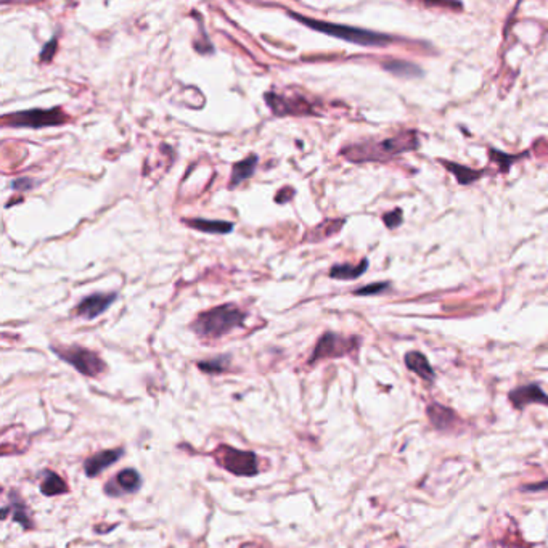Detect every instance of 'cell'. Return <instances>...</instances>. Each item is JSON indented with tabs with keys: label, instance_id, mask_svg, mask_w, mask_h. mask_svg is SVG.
Masks as SVG:
<instances>
[{
	"label": "cell",
	"instance_id": "obj_28",
	"mask_svg": "<svg viewBox=\"0 0 548 548\" xmlns=\"http://www.w3.org/2000/svg\"><path fill=\"white\" fill-rule=\"evenodd\" d=\"M241 548H262V547L255 545V544H245V545H241Z\"/></svg>",
	"mask_w": 548,
	"mask_h": 548
},
{
	"label": "cell",
	"instance_id": "obj_21",
	"mask_svg": "<svg viewBox=\"0 0 548 548\" xmlns=\"http://www.w3.org/2000/svg\"><path fill=\"white\" fill-rule=\"evenodd\" d=\"M15 500V505H13V521H17L22 524L24 529H31L33 527V522H31V517L28 516V511H26V506H24L22 502H18L15 497H12Z\"/></svg>",
	"mask_w": 548,
	"mask_h": 548
},
{
	"label": "cell",
	"instance_id": "obj_23",
	"mask_svg": "<svg viewBox=\"0 0 548 548\" xmlns=\"http://www.w3.org/2000/svg\"><path fill=\"white\" fill-rule=\"evenodd\" d=\"M57 47H58V40H57V37H52L47 44L44 45L42 52H40V62L42 63L52 62V58L55 57V52H57Z\"/></svg>",
	"mask_w": 548,
	"mask_h": 548
},
{
	"label": "cell",
	"instance_id": "obj_8",
	"mask_svg": "<svg viewBox=\"0 0 548 548\" xmlns=\"http://www.w3.org/2000/svg\"><path fill=\"white\" fill-rule=\"evenodd\" d=\"M116 299H118V294L116 293H92L80 299L78 306L74 307V314L78 317L94 320V318L100 317L101 314L108 311L110 306Z\"/></svg>",
	"mask_w": 548,
	"mask_h": 548
},
{
	"label": "cell",
	"instance_id": "obj_1",
	"mask_svg": "<svg viewBox=\"0 0 548 548\" xmlns=\"http://www.w3.org/2000/svg\"><path fill=\"white\" fill-rule=\"evenodd\" d=\"M418 145L415 132H404L395 137L379 142H363V144L349 145L343 148V156L349 161L363 162V161H383L393 156H397L404 151L413 150Z\"/></svg>",
	"mask_w": 548,
	"mask_h": 548
},
{
	"label": "cell",
	"instance_id": "obj_9",
	"mask_svg": "<svg viewBox=\"0 0 548 548\" xmlns=\"http://www.w3.org/2000/svg\"><path fill=\"white\" fill-rule=\"evenodd\" d=\"M266 101L272 108L273 113L278 116L314 113L311 103L301 97L290 99V97H283V95H278L275 92H268L266 94Z\"/></svg>",
	"mask_w": 548,
	"mask_h": 548
},
{
	"label": "cell",
	"instance_id": "obj_6",
	"mask_svg": "<svg viewBox=\"0 0 548 548\" xmlns=\"http://www.w3.org/2000/svg\"><path fill=\"white\" fill-rule=\"evenodd\" d=\"M214 456L222 468L237 476H255L259 473L257 456L252 452L238 450L228 445H219Z\"/></svg>",
	"mask_w": 548,
	"mask_h": 548
},
{
	"label": "cell",
	"instance_id": "obj_4",
	"mask_svg": "<svg viewBox=\"0 0 548 548\" xmlns=\"http://www.w3.org/2000/svg\"><path fill=\"white\" fill-rule=\"evenodd\" d=\"M68 114H65L60 108H49V110H24L17 111V113L5 114L2 119L3 126H10L15 129H44V128H55L62 126L68 121Z\"/></svg>",
	"mask_w": 548,
	"mask_h": 548
},
{
	"label": "cell",
	"instance_id": "obj_10",
	"mask_svg": "<svg viewBox=\"0 0 548 548\" xmlns=\"http://www.w3.org/2000/svg\"><path fill=\"white\" fill-rule=\"evenodd\" d=\"M508 399L516 410H524L531 404H542L548 407V395L539 384H526V386L515 388L508 394Z\"/></svg>",
	"mask_w": 548,
	"mask_h": 548
},
{
	"label": "cell",
	"instance_id": "obj_15",
	"mask_svg": "<svg viewBox=\"0 0 548 548\" xmlns=\"http://www.w3.org/2000/svg\"><path fill=\"white\" fill-rule=\"evenodd\" d=\"M405 365H407V368L410 372L417 373L420 378H423L425 382H434L436 375H434V370L431 367L428 359L425 357L421 352L417 351H412L409 354H405Z\"/></svg>",
	"mask_w": 548,
	"mask_h": 548
},
{
	"label": "cell",
	"instance_id": "obj_5",
	"mask_svg": "<svg viewBox=\"0 0 548 548\" xmlns=\"http://www.w3.org/2000/svg\"><path fill=\"white\" fill-rule=\"evenodd\" d=\"M52 351L58 355L60 359L65 360L66 363L73 365L79 373L85 377L97 378L105 372L106 365L97 354L89 349L80 346H69V348H52Z\"/></svg>",
	"mask_w": 548,
	"mask_h": 548
},
{
	"label": "cell",
	"instance_id": "obj_26",
	"mask_svg": "<svg viewBox=\"0 0 548 548\" xmlns=\"http://www.w3.org/2000/svg\"><path fill=\"white\" fill-rule=\"evenodd\" d=\"M34 187V182L31 179H17L12 182V189L17 191H26L31 190Z\"/></svg>",
	"mask_w": 548,
	"mask_h": 548
},
{
	"label": "cell",
	"instance_id": "obj_19",
	"mask_svg": "<svg viewBox=\"0 0 548 548\" xmlns=\"http://www.w3.org/2000/svg\"><path fill=\"white\" fill-rule=\"evenodd\" d=\"M228 362H230V357H228V355H221V357L211 360H203V362L198 363V367L206 373H222L228 368Z\"/></svg>",
	"mask_w": 548,
	"mask_h": 548
},
{
	"label": "cell",
	"instance_id": "obj_7",
	"mask_svg": "<svg viewBox=\"0 0 548 548\" xmlns=\"http://www.w3.org/2000/svg\"><path fill=\"white\" fill-rule=\"evenodd\" d=\"M355 348H357V339L355 338H344L338 333L328 332L317 341L309 363H316L317 360L328 357H343V355L352 352Z\"/></svg>",
	"mask_w": 548,
	"mask_h": 548
},
{
	"label": "cell",
	"instance_id": "obj_17",
	"mask_svg": "<svg viewBox=\"0 0 548 548\" xmlns=\"http://www.w3.org/2000/svg\"><path fill=\"white\" fill-rule=\"evenodd\" d=\"M368 261L363 259L362 262H359L357 266H351V264H336L329 268V277L336 278V280H354L359 278L362 273L367 271Z\"/></svg>",
	"mask_w": 548,
	"mask_h": 548
},
{
	"label": "cell",
	"instance_id": "obj_18",
	"mask_svg": "<svg viewBox=\"0 0 548 548\" xmlns=\"http://www.w3.org/2000/svg\"><path fill=\"white\" fill-rule=\"evenodd\" d=\"M40 492L44 495L52 497V495H60L68 492V486L65 484V481L60 478L58 474L50 473V471H45V479L40 484Z\"/></svg>",
	"mask_w": 548,
	"mask_h": 548
},
{
	"label": "cell",
	"instance_id": "obj_13",
	"mask_svg": "<svg viewBox=\"0 0 548 548\" xmlns=\"http://www.w3.org/2000/svg\"><path fill=\"white\" fill-rule=\"evenodd\" d=\"M426 415H428L431 425L439 431L454 429L456 423H459V415H456L452 409L445 407V405H440L438 402H431L428 407H426Z\"/></svg>",
	"mask_w": 548,
	"mask_h": 548
},
{
	"label": "cell",
	"instance_id": "obj_12",
	"mask_svg": "<svg viewBox=\"0 0 548 548\" xmlns=\"http://www.w3.org/2000/svg\"><path fill=\"white\" fill-rule=\"evenodd\" d=\"M123 454H124L123 449H110V450L99 452V454H95L94 456H90V459L85 460V463H84L85 474H87L89 478L99 476L101 471L110 468L111 465H114L116 461L123 456Z\"/></svg>",
	"mask_w": 548,
	"mask_h": 548
},
{
	"label": "cell",
	"instance_id": "obj_14",
	"mask_svg": "<svg viewBox=\"0 0 548 548\" xmlns=\"http://www.w3.org/2000/svg\"><path fill=\"white\" fill-rule=\"evenodd\" d=\"M257 161H259L257 156L251 155L245 160L235 162V164H233V167H232V175H230V184H228V189H237L238 185H241L243 182L255 175Z\"/></svg>",
	"mask_w": 548,
	"mask_h": 548
},
{
	"label": "cell",
	"instance_id": "obj_27",
	"mask_svg": "<svg viewBox=\"0 0 548 548\" xmlns=\"http://www.w3.org/2000/svg\"><path fill=\"white\" fill-rule=\"evenodd\" d=\"M521 490L524 492H540V490H548V479L545 481H540V483H534V484H526L521 487Z\"/></svg>",
	"mask_w": 548,
	"mask_h": 548
},
{
	"label": "cell",
	"instance_id": "obj_24",
	"mask_svg": "<svg viewBox=\"0 0 548 548\" xmlns=\"http://www.w3.org/2000/svg\"><path fill=\"white\" fill-rule=\"evenodd\" d=\"M386 288H388V283H375V285L363 286V288H360V290H355L354 294L355 296H370V294H377L379 291L386 290Z\"/></svg>",
	"mask_w": 548,
	"mask_h": 548
},
{
	"label": "cell",
	"instance_id": "obj_25",
	"mask_svg": "<svg viewBox=\"0 0 548 548\" xmlns=\"http://www.w3.org/2000/svg\"><path fill=\"white\" fill-rule=\"evenodd\" d=\"M384 224H386L389 228H395L402 224V211L400 209H395L393 212H388V214H384Z\"/></svg>",
	"mask_w": 548,
	"mask_h": 548
},
{
	"label": "cell",
	"instance_id": "obj_22",
	"mask_svg": "<svg viewBox=\"0 0 548 548\" xmlns=\"http://www.w3.org/2000/svg\"><path fill=\"white\" fill-rule=\"evenodd\" d=\"M384 68H386L388 71H391V73H394V74H400V76H404V74L417 76V74H420V69L417 68V66H413V65H410V63L393 62V63L384 65Z\"/></svg>",
	"mask_w": 548,
	"mask_h": 548
},
{
	"label": "cell",
	"instance_id": "obj_20",
	"mask_svg": "<svg viewBox=\"0 0 548 548\" xmlns=\"http://www.w3.org/2000/svg\"><path fill=\"white\" fill-rule=\"evenodd\" d=\"M445 166H449L447 169L454 172L456 175V179H459L460 184H470V182H474L478 177L481 175V172H474V171H470V169H465L463 166H456V164H452V162H445Z\"/></svg>",
	"mask_w": 548,
	"mask_h": 548
},
{
	"label": "cell",
	"instance_id": "obj_3",
	"mask_svg": "<svg viewBox=\"0 0 548 548\" xmlns=\"http://www.w3.org/2000/svg\"><path fill=\"white\" fill-rule=\"evenodd\" d=\"M288 17H291L296 22L302 23L304 26H307L312 31L333 35V37L348 40V42L357 44V45H386L391 44L394 40V37L386 34H379L375 31H367V29H360V28H352V26H344V24H334L328 22H320V19H314L302 17V15L294 13L288 10Z\"/></svg>",
	"mask_w": 548,
	"mask_h": 548
},
{
	"label": "cell",
	"instance_id": "obj_2",
	"mask_svg": "<svg viewBox=\"0 0 548 548\" xmlns=\"http://www.w3.org/2000/svg\"><path fill=\"white\" fill-rule=\"evenodd\" d=\"M246 312H243L237 304H222L212 307L209 311L201 312L196 320L191 323V329L200 338L217 339L225 336L232 329L240 328L245 325Z\"/></svg>",
	"mask_w": 548,
	"mask_h": 548
},
{
	"label": "cell",
	"instance_id": "obj_16",
	"mask_svg": "<svg viewBox=\"0 0 548 548\" xmlns=\"http://www.w3.org/2000/svg\"><path fill=\"white\" fill-rule=\"evenodd\" d=\"M185 225L195 228L198 232L211 233V235H227L233 230L232 222L224 221H209V219H184L182 221Z\"/></svg>",
	"mask_w": 548,
	"mask_h": 548
},
{
	"label": "cell",
	"instance_id": "obj_11",
	"mask_svg": "<svg viewBox=\"0 0 548 548\" xmlns=\"http://www.w3.org/2000/svg\"><path fill=\"white\" fill-rule=\"evenodd\" d=\"M140 486L142 478L135 470H123L114 479H111L106 484L105 490L110 497H121L123 492H126V494H134V492L140 489Z\"/></svg>",
	"mask_w": 548,
	"mask_h": 548
}]
</instances>
